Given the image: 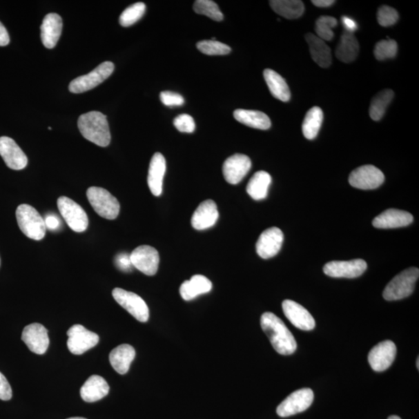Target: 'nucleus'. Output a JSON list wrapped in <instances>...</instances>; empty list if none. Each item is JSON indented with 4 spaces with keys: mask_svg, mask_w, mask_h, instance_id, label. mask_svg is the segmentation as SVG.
Listing matches in <instances>:
<instances>
[{
    "mask_svg": "<svg viewBox=\"0 0 419 419\" xmlns=\"http://www.w3.org/2000/svg\"><path fill=\"white\" fill-rule=\"evenodd\" d=\"M387 419H402L401 418L397 416H390L389 418Z\"/></svg>",
    "mask_w": 419,
    "mask_h": 419,
    "instance_id": "8fccbe9b",
    "label": "nucleus"
},
{
    "mask_svg": "<svg viewBox=\"0 0 419 419\" xmlns=\"http://www.w3.org/2000/svg\"><path fill=\"white\" fill-rule=\"evenodd\" d=\"M338 25L336 19L330 16H322L315 23V32L319 39L324 41H331L334 37L333 29Z\"/></svg>",
    "mask_w": 419,
    "mask_h": 419,
    "instance_id": "f704fd0d",
    "label": "nucleus"
},
{
    "mask_svg": "<svg viewBox=\"0 0 419 419\" xmlns=\"http://www.w3.org/2000/svg\"><path fill=\"white\" fill-rule=\"evenodd\" d=\"M160 99L162 103L167 106H179L184 104V98L182 96L170 91L162 92Z\"/></svg>",
    "mask_w": 419,
    "mask_h": 419,
    "instance_id": "79ce46f5",
    "label": "nucleus"
},
{
    "mask_svg": "<svg viewBox=\"0 0 419 419\" xmlns=\"http://www.w3.org/2000/svg\"><path fill=\"white\" fill-rule=\"evenodd\" d=\"M413 219V216L407 211L391 208L375 217L372 224L377 228H397L408 226Z\"/></svg>",
    "mask_w": 419,
    "mask_h": 419,
    "instance_id": "aec40b11",
    "label": "nucleus"
},
{
    "mask_svg": "<svg viewBox=\"0 0 419 419\" xmlns=\"http://www.w3.org/2000/svg\"><path fill=\"white\" fill-rule=\"evenodd\" d=\"M384 179V175L379 168L372 165H365L350 173L349 182L355 188L374 190L382 185Z\"/></svg>",
    "mask_w": 419,
    "mask_h": 419,
    "instance_id": "9d476101",
    "label": "nucleus"
},
{
    "mask_svg": "<svg viewBox=\"0 0 419 419\" xmlns=\"http://www.w3.org/2000/svg\"><path fill=\"white\" fill-rule=\"evenodd\" d=\"M46 228L50 230L57 229L59 227L60 220L55 215H48L45 220Z\"/></svg>",
    "mask_w": 419,
    "mask_h": 419,
    "instance_id": "49530a36",
    "label": "nucleus"
},
{
    "mask_svg": "<svg viewBox=\"0 0 419 419\" xmlns=\"http://www.w3.org/2000/svg\"><path fill=\"white\" fill-rule=\"evenodd\" d=\"M9 43L10 36L8 31L6 30V28L3 26V24L0 22V46H6L9 45Z\"/></svg>",
    "mask_w": 419,
    "mask_h": 419,
    "instance_id": "de8ad7c7",
    "label": "nucleus"
},
{
    "mask_svg": "<svg viewBox=\"0 0 419 419\" xmlns=\"http://www.w3.org/2000/svg\"><path fill=\"white\" fill-rule=\"evenodd\" d=\"M211 289L212 283L210 280L203 275H195L181 285L179 293L185 301H191L199 295L210 292Z\"/></svg>",
    "mask_w": 419,
    "mask_h": 419,
    "instance_id": "393cba45",
    "label": "nucleus"
},
{
    "mask_svg": "<svg viewBox=\"0 0 419 419\" xmlns=\"http://www.w3.org/2000/svg\"><path fill=\"white\" fill-rule=\"evenodd\" d=\"M62 30V19L57 14H49L43 18L41 26L43 45L51 49L57 45Z\"/></svg>",
    "mask_w": 419,
    "mask_h": 419,
    "instance_id": "5701e85b",
    "label": "nucleus"
},
{
    "mask_svg": "<svg viewBox=\"0 0 419 419\" xmlns=\"http://www.w3.org/2000/svg\"><path fill=\"white\" fill-rule=\"evenodd\" d=\"M270 4L274 12L289 20L301 17L304 12V5L300 0H273Z\"/></svg>",
    "mask_w": 419,
    "mask_h": 419,
    "instance_id": "2f4dec72",
    "label": "nucleus"
},
{
    "mask_svg": "<svg viewBox=\"0 0 419 419\" xmlns=\"http://www.w3.org/2000/svg\"><path fill=\"white\" fill-rule=\"evenodd\" d=\"M284 313L287 319L299 329L311 331L315 327V321L309 311L303 306L291 300H285L282 304Z\"/></svg>",
    "mask_w": 419,
    "mask_h": 419,
    "instance_id": "6ab92c4d",
    "label": "nucleus"
},
{
    "mask_svg": "<svg viewBox=\"0 0 419 419\" xmlns=\"http://www.w3.org/2000/svg\"><path fill=\"white\" fill-rule=\"evenodd\" d=\"M114 70L115 65L113 62H103L89 74L72 80L68 88L72 93H82L90 90L109 78Z\"/></svg>",
    "mask_w": 419,
    "mask_h": 419,
    "instance_id": "0eeeda50",
    "label": "nucleus"
},
{
    "mask_svg": "<svg viewBox=\"0 0 419 419\" xmlns=\"http://www.w3.org/2000/svg\"><path fill=\"white\" fill-rule=\"evenodd\" d=\"M57 204L61 216L72 231L81 233L88 228V216L79 204L67 197H60Z\"/></svg>",
    "mask_w": 419,
    "mask_h": 419,
    "instance_id": "423d86ee",
    "label": "nucleus"
},
{
    "mask_svg": "<svg viewBox=\"0 0 419 419\" xmlns=\"http://www.w3.org/2000/svg\"><path fill=\"white\" fill-rule=\"evenodd\" d=\"M219 214L217 204L212 199H207L199 205L191 218V224L197 230L210 228L216 224Z\"/></svg>",
    "mask_w": 419,
    "mask_h": 419,
    "instance_id": "412c9836",
    "label": "nucleus"
},
{
    "mask_svg": "<svg viewBox=\"0 0 419 419\" xmlns=\"http://www.w3.org/2000/svg\"><path fill=\"white\" fill-rule=\"evenodd\" d=\"M314 401V393L310 389H303L293 392L277 409L280 417H289L307 410Z\"/></svg>",
    "mask_w": 419,
    "mask_h": 419,
    "instance_id": "9b49d317",
    "label": "nucleus"
},
{
    "mask_svg": "<svg viewBox=\"0 0 419 419\" xmlns=\"http://www.w3.org/2000/svg\"><path fill=\"white\" fill-rule=\"evenodd\" d=\"M360 46L353 33L344 31L338 45L335 55L338 59L345 64H350L358 58Z\"/></svg>",
    "mask_w": 419,
    "mask_h": 419,
    "instance_id": "bb28decb",
    "label": "nucleus"
},
{
    "mask_svg": "<svg viewBox=\"0 0 419 419\" xmlns=\"http://www.w3.org/2000/svg\"><path fill=\"white\" fill-rule=\"evenodd\" d=\"M272 178L265 171H258L253 175L246 187L248 195L255 201H261L266 197L269 186L271 184Z\"/></svg>",
    "mask_w": 419,
    "mask_h": 419,
    "instance_id": "7c9ffc66",
    "label": "nucleus"
},
{
    "mask_svg": "<svg viewBox=\"0 0 419 419\" xmlns=\"http://www.w3.org/2000/svg\"><path fill=\"white\" fill-rule=\"evenodd\" d=\"M67 346L75 355H82L97 345L99 338L97 334L87 330L83 325L75 324L67 331Z\"/></svg>",
    "mask_w": 419,
    "mask_h": 419,
    "instance_id": "1a4fd4ad",
    "label": "nucleus"
},
{
    "mask_svg": "<svg viewBox=\"0 0 419 419\" xmlns=\"http://www.w3.org/2000/svg\"><path fill=\"white\" fill-rule=\"evenodd\" d=\"M0 262H1V261H0Z\"/></svg>",
    "mask_w": 419,
    "mask_h": 419,
    "instance_id": "864d4df0",
    "label": "nucleus"
},
{
    "mask_svg": "<svg viewBox=\"0 0 419 419\" xmlns=\"http://www.w3.org/2000/svg\"><path fill=\"white\" fill-rule=\"evenodd\" d=\"M0 155L11 170H21L28 165L27 155L15 141L9 137H0Z\"/></svg>",
    "mask_w": 419,
    "mask_h": 419,
    "instance_id": "a211bd4d",
    "label": "nucleus"
},
{
    "mask_svg": "<svg viewBox=\"0 0 419 419\" xmlns=\"http://www.w3.org/2000/svg\"><path fill=\"white\" fill-rule=\"evenodd\" d=\"M367 269V262L364 260L358 259L329 262L324 265L323 271L331 277L353 279L360 277Z\"/></svg>",
    "mask_w": 419,
    "mask_h": 419,
    "instance_id": "ddd939ff",
    "label": "nucleus"
},
{
    "mask_svg": "<svg viewBox=\"0 0 419 419\" xmlns=\"http://www.w3.org/2000/svg\"><path fill=\"white\" fill-rule=\"evenodd\" d=\"M146 6L143 3H136L125 10L119 19L122 27L128 28L133 25L145 14Z\"/></svg>",
    "mask_w": 419,
    "mask_h": 419,
    "instance_id": "e433bc0d",
    "label": "nucleus"
},
{
    "mask_svg": "<svg viewBox=\"0 0 419 419\" xmlns=\"http://www.w3.org/2000/svg\"><path fill=\"white\" fill-rule=\"evenodd\" d=\"M166 170V162L164 156L155 153L150 162L148 185L150 191L155 197H159L162 193V184Z\"/></svg>",
    "mask_w": 419,
    "mask_h": 419,
    "instance_id": "4be33fe9",
    "label": "nucleus"
},
{
    "mask_svg": "<svg viewBox=\"0 0 419 419\" xmlns=\"http://www.w3.org/2000/svg\"><path fill=\"white\" fill-rule=\"evenodd\" d=\"M417 364V368H418V369H419V359H418V358L417 359V364Z\"/></svg>",
    "mask_w": 419,
    "mask_h": 419,
    "instance_id": "603ef678",
    "label": "nucleus"
},
{
    "mask_svg": "<svg viewBox=\"0 0 419 419\" xmlns=\"http://www.w3.org/2000/svg\"><path fill=\"white\" fill-rule=\"evenodd\" d=\"M115 301L129 312L137 321L146 322L149 318V310L146 302L136 293L115 289L112 292Z\"/></svg>",
    "mask_w": 419,
    "mask_h": 419,
    "instance_id": "6e6552de",
    "label": "nucleus"
},
{
    "mask_svg": "<svg viewBox=\"0 0 419 419\" xmlns=\"http://www.w3.org/2000/svg\"><path fill=\"white\" fill-rule=\"evenodd\" d=\"M199 52L208 55H225L231 52V48L217 41L206 40L197 43Z\"/></svg>",
    "mask_w": 419,
    "mask_h": 419,
    "instance_id": "58836bf2",
    "label": "nucleus"
},
{
    "mask_svg": "<svg viewBox=\"0 0 419 419\" xmlns=\"http://www.w3.org/2000/svg\"><path fill=\"white\" fill-rule=\"evenodd\" d=\"M68 419H86V418H82V417H73V418H70Z\"/></svg>",
    "mask_w": 419,
    "mask_h": 419,
    "instance_id": "3c124183",
    "label": "nucleus"
},
{
    "mask_svg": "<svg viewBox=\"0 0 419 419\" xmlns=\"http://www.w3.org/2000/svg\"><path fill=\"white\" fill-rule=\"evenodd\" d=\"M312 59L322 68H329L331 65V49L323 40L316 35L308 33L305 35Z\"/></svg>",
    "mask_w": 419,
    "mask_h": 419,
    "instance_id": "cd10ccee",
    "label": "nucleus"
},
{
    "mask_svg": "<svg viewBox=\"0 0 419 419\" xmlns=\"http://www.w3.org/2000/svg\"><path fill=\"white\" fill-rule=\"evenodd\" d=\"M284 237L283 231L277 227L266 229L256 242V253L264 260L273 257L282 247Z\"/></svg>",
    "mask_w": 419,
    "mask_h": 419,
    "instance_id": "2eb2a0df",
    "label": "nucleus"
},
{
    "mask_svg": "<svg viewBox=\"0 0 419 419\" xmlns=\"http://www.w3.org/2000/svg\"><path fill=\"white\" fill-rule=\"evenodd\" d=\"M86 196L98 215L108 220H115L117 217L121 206L109 191L101 187L92 186L87 190Z\"/></svg>",
    "mask_w": 419,
    "mask_h": 419,
    "instance_id": "39448f33",
    "label": "nucleus"
},
{
    "mask_svg": "<svg viewBox=\"0 0 419 419\" xmlns=\"http://www.w3.org/2000/svg\"><path fill=\"white\" fill-rule=\"evenodd\" d=\"M395 96L391 90H384L372 99L370 106V116L372 120L379 121L385 114L387 106L391 104Z\"/></svg>",
    "mask_w": 419,
    "mask_h": 419,
    "instance_id": "72a5a7b5",
    "label": "nucleus"
},
{
    "mask_svg": "<svg viewBox=\"0 0 419 419\" xmlns=\"http://www.w3.org/2000/svg\"><path fill=\"white\" fill-rule=\"evenodd\" d=\"M135 354L133 347L123 344L112 350L109 356L110 364L118 373L125 374L129 371Z\"/></svg>",
    "mask_w": 419,
    "mask_h": 419,
    "instance_id": "a878e982",
    "label": "nucleus"
},
{
    "mask_svg": "<svg viewBox=\"0 0 419 419\" xmlns=\"http://www.w3.org/2000/svg\"><path fill=\"white\" fill-rule=\"evenodd\" d=\"M373 53L379 61L395 58L398 53V43L395 40H381L375 46Z\"/></svg>",
    "mask_w": 419,
    "mask_h": 419,
    "instance_id": "4c0bfd02",
    "label": "nucleus"
},
{
    "mask_svg": "<svg viewBox=\"0 0 419 419\" xmlns=\"http://www.w3.org/2000/svg\"><path fill=\"white\" fill-rule=\"evenodd\" d=\"M397 348L396 344L385 340L375 346L369 353L368 362L374 371L383 372L389 369L396 360Z\"/></svg>",
    "mask_w": 419,
    "mask_h": 419,
    "instance_id": "4468645a",
    "label": "nucleus"
},
{
    "mask_svg": "<svg viewBox=\"0 0 419 419\" xmlns=\"http://www.w3.org/2000/svg\"><path fill=\"white\" fill-rule=\"evenodd\" d=\"M419 277V270L411 267L397 275L387 285L383 293L386 301H398L407 298L413 293Z\"/></svg>",
    "mask_w": 419,
    "mask_h": 419,
    "instance_id": "20e7f679",
    "label": "nucleus"
},
{
    "mask_svg": "<svg viewBox=\"0 0 419 419\" xmlns=\"http://www.w3.org/2000/svg\"><path fill=\"white\" fill-rule=\"evenodd\" d=\"M252 167L249 156L235 154L224 162L223 174L225 180L230 184H237L246 176Z\"/></svg>",
    "mask_w": 419,
    "mask_h": 419,
    "instance_id": "dca6fc26",
    "label": "nucleus"
},
{
    "mask_svg": "<svg viewBox=\"0 0 419 419\" xmlns=\"http://www.w3.org/2000/svg\"><path fill=\"white\" fill-rule=\"evenodd\" d=\"M116 265L121 271L128 272L130 270L131 264L130 255L122 253L116 257Z\"/></svg>",
    "mask_w": 419,
    "mask_h": 419,
    "instance_id": "c03bdc74",
    "label": "nucleus"
},
{
    "mask_svg": "<svg viewBox=\"0 0 419 419\" xmlns=\"http://www.w3.org/2000/svg\"><path fill=\"white\" fill-rule=\"evenodd\" d=\"M19 228L30 240L40 241L46 234L45 220L39 212L28 204L19 206L16 211Z\"/></svg>",
    "mask_w": 419,
    "mask_h": 419,
    "instance_id": "7ed1b4c3",
    "label": "nucleus"
},
{
    "mask_svg": "<svg viewBox=\"0 0 419 419\" xmlns=\"http://www.w3.org/2000/svg\"><path fill=\"white\" fill-rule=\"evenodd\" d=\"M323 118V111L318 106H314L308 111L302 125L303 135L306 139H315L322 127Z\"/></svg>",
    "mask_w": 419,
    "mask_h": 419,
    "instance_id": "473e14b6",
    "label": "nucleus"
},
{
    "mask_svg": "<svg viewBox=\"0 0 419 419\" xmlns=\"http://www.w3.org/2000/svg\"><path fill=\"white\" fill-rule=\"evenodd\" d=\"M131 264L147 276H154L157 273L159 264V255L155 248L141 246L136 248L130 255Z\"/></svg>",
    "mask_w": 419,
    "mask_h": 419,
    "instance_id": "f8f14e48",
    "label": "nucleus"
},
{
    "mask_svg": "<svg viewBox=\"0 0 419 419\" xmlns=\"http://www.w3.org/2000/svg\"><path fill=\"white\" fill-rule=\"evenodd\" d=\"M21 339L30 351L36 354L46 353L49 346L48 331L39 323L30 324L25 327Z\"/></svg>",
    "mask_w": 419,
    "mask_h": 419,
    "instance_id": "f3484780",
    "label": "nucleus"
},
{
    "mask_svg": "<svg viewBox=\"0 0 419 419\" xmlns=\"http://www.w3.org/2000/svg\"><path fill=\"white\" fill-rule=\"evenodd\" d=\"M264 76L271 95L281 101L289 102L291 95L285 79L277 72L269 68L264 70Z\"/></svg>",
    "mask_w": 419,
    "mask_h": 419,
    "instance_id": "c756f323",
    "label": "nucleus"
},
{
    "mask_svg": "<svg viewBox=\"0 0 419 419\" xmlns=\"http://www.w3.org/2000/svg\"><path fill=\"white\" fill-rule=\"evenodd\" d=\"M12 393L8 380L0 372V399L3 401H9L12 398Z\"/></svg>",
    "mask_w": 419,
    "mask_h": 419,
    "instance_id": "37998d69",
    "label": "nucleus"
},
{
    "mask_svg": "<svg viewBox=\"0 0 419 419\" xmlns=\"http://www.w3.org/2000/svg\"><path fill=\"white\" fill-rule=\"evenodd\" d=\"M78 127L86 139L101 147L110 145L111 136L108 118L99 111H90L81 115Z\"/></svg>",
    "mask_w": 419,
    "mask_h": 419,
    "instance_id": "f03ea898",
    "label": "nucleus"
},
{
    "mask_svg": "<svg viewBox=\"0 0 419 419\" xmlns=\"http://www.w3.org/2000/svg\"><path fill=\"white\" fill-rule=\"evenodd\" d=\"M342 22L344 28H345V30L349 31V32L354 33V31L358 30V24L353 20V19L343 16L342 17Z\"/></svg>",
    "mask_w": 419,
    "mask_h": 419,
    "instance_id": "a18cd8bd",
    "label": "nucleus"
},
{
    "mask_svg": "<svg viewBox=\"0 0 419 419\" xmlns=\"http://www.w3.org/2000/svg\"><path fill=\"white\" fill-rule=\"evenodd\" d=\"M234 117L250 128L268 130L271 127L270 117L261 111L237 109L234 112Z\"/></svg>",
    "mask_w": 419,
    "mask_h": 419,
    "instance_id": "c85d7f7f",
    "label": "nucleus"
},
{
    "mask_svg": "<svg viewBox=\"0 0 419 419\" xmlns=\"http://www.w3.org/2000/svg\"><path fill=\"white\" fill-rule=\"evenodd\" d=\"M260 324L273 347L278 353L287 355L296 351L298 345L295 337L284 322L276 315L266 312L261 316Z\"/></svg>",
    "mask_w": 419,
    "mask_h": 419,
    "instance_id": "f257e3e1",
    "label": "nucleus"
},
{
    "mask_svg": "<svg viewBox=\"0 0 419 419\" xmlns=\"http://www.w3.org/2000/svg\"><path fill=\"white\" fill-rule=\"evenodd\" d=\"M110 387L106 380L97 375L88 378L81 387L80 396L86 402H95L108 395Z\"/></svg>",
    "mask_w": 419,
    "mask_h": 419,
    "instance_id": "b1692460",
    "label": "nucleus"
},
{
    "mask_svg": "<svg viewBox=\"0 0 419 419\" xmlns=\"http://www.w3.org/2000/svg\"><path fill=\"white\" fill-rule=\"evenodd\" d=\"M193 10L198 14L204 15L216 21H222L224 19L217 4L211 0H197L193 4Z\"/></svg>",
    "mask_w": 419,
    "mask_h": 419,
    "instance_id": "c9c22d12",
    "label": "nucleus"
},
{
    "mask_svg": "<svg viewBox=\"0 0 419 419\" xmlns=\"http://www.w3.org/2000/svg\"><path fill=\"white\" fill-rule=\"evenodd\" d=\"M174 126L183 133H193L196 126L195 120L189 115H180L174 119Z\"/></svg>",
    "mask_w": 419,
    "mask_h": 419,
    "instance_id": "a19ab883",
    "label": "nucleus"
},
{
    "mask_svg": "<svg viewBox=\"0 0 419 419\" xmlns=\"http://www.w3.org/2000/svg\"><path fill=\"white\" fill-rule=\"evenodd\" d=\"M312 3L318 8H329V6L335 3L334 0H312Z\"/></svg>",
    "mask_w": 419,
    "mask_h": 419,
    "instance_id": "09e8293b",
    "label": "nucleus"
},
{
    "mask_svg": "<svg viewBox=\"0 0 419 419\" xmlns=\"http://www.w3.org/2000/svg\"><path fill=\"white\" fill-rule=\"evenodd\" d=\"M399 19L398 12L389 6H382L378 11V21L380 26L391 27L396 24Z\"/></svg>",
    "mask_w": 419,
    "mask_h": 419,
    "instance_id": "ea45409f",
    "label": "nucleus"
}]
</instances>
